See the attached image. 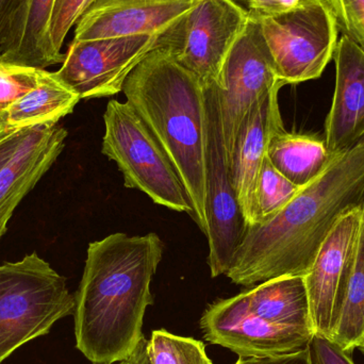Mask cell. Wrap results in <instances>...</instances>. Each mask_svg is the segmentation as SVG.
I'll return each mask as SVG.
<instances>
[{"label": "cell", "instance_id": "cell-8", "mask_svg": "<svg viewBox=\"0 0 364 364\" xmlns=\"http://www.w3.org/2000/svg\"><path fill=\"white\" fill-rule=\"evenodd\" d=\"M205 89L208 136L205 156L208 264L213 278L225 275L243 240L246 222L231 182L223 134L222 111L213 85Z\"/></svg>", "mask_w": 364, "mask_h": 364}, {"label": "cell", "instance_id": "cell-28", "mask_svg": "<svg viewBox=\"0 0 364 364\" xmlns=\"http://www.w3.org/2000/svg\"><path fill=\"white\" fill-rule=\"evenodd\" d=\"M308 348L312 364H355L350 353L325 336L314 333Z\"/></svg>", "mask_w": 364, "mask_h": 364}, {"label": "cell", "instance_id": "cell-20", "mask_svg": "<svg viewBox=\"0 0 364 364\" xmlns=\"http://www.w3.org/2000/svg\"><path fill=\"white\" fill-rule=\"evenodd\" d=\"M336 155L325 140L279 130L272 136L267 157L272 166L299 188L318 178Z\"/></svg>", "mask_w": 364, "mask_h": 364}, {"label": "cell", "instance_id": "cell-11", "mask_svg": "<svg viewBox=\"0 0 364 364\" xmlns=\"http://www.w3.org/2000/svg\"><path fill=\"white\" fill-rule=\"evenodd\" d=\"M200 328L210 343L245 358L279 356L305 350L314 335L263 320L248 308L243 293L211 304L201 316Z\"/></svg>", "mask_w": 364, "mask_h": 364}, {"label": "cell", "instance_id": "cell-5", "mask_svg": "<svg viewBox=\"0 0 364 364\" xmlns=\"http://www.w3.org/2000/svg\"><path fill=\"white\" fill-rule=\"evenodd\" d=\"M102 153L119 166L128 188L154 203L194 218L181 177L144 122L127 102L111 100L104 114Z\"/></svg>", "mask_w": 364, "mask_h": 364}, {"label": "cell", "instance_id": "cell-22", "mask_svg": "<svg viewBox=\"0 0 364 364\" xmlns=\"http://www.w3.org/2000/svg\"><path fill=\"white\" fill-rule=\"evenodd\" d=\"M301 188L278 172L265 156L256 186V223L273 218L296 196Z\"/></svg>", "mask_w": 364, "mask_h": 364}, {"label": "cell", "instance_id": "cell-33", "mask_svg": "<svg viewBox=\"0 0 364 364\" xmlns=\"http://www.w3.org/2000/svg\"><path fill=\"white\" fill-rule=\"evenodd\" d=\"M357 348H358V350H360V352L364 355V337L363 341H361V343L359 344V346Z\"/></svg>", "mask_w": 364, "mask_h": 364}, {"label": "cell", "instance_id": "cell-25", "mask_svg": "<svg viewBox=\"0 0 364 364\" xmlns=\"http://www.w3.org/2000/svg\"><path fill=\"white\" fill-rule=\"evenodd\" d=\"M93 2L94 0H55L49 26V36L55 53L62 55L66 36Z\"/></svg>", "mask_w": 364, "mask_h": 364}, {"label": "cell", "instance_id": "cell-26", "mask_svg": "<svg viewBox=\"0 0 364 364\" xmlns=\"http://www.w3.org/2000/svg\"><path fill=\"white\" fill-rule=\"evenodd\" d=\"M338 26L364 50V0H328Z\"/></svg>", "mask_w": 364, "mask_h": 364}, {"label": "cell", "instance_id": "cell-18", "mask_svg": "<svg viewBox=\"0 0 364 364\" xmlns=\"http://www.w3.org/2000/svg\"><path fill=\"white\" fill-rule=\"evenodd\" d=\"M242 293L248 308L263 320L314 333L304 276H282Z\"/></svg>", "mask_w": 364, "mask_h": 364}, {"label": "cell", "instance_id": "cell-13", "mask_svg": "<svg viewBox=\"0 0 364 364\" xmlns=\"http://www.w3.org/2000/svg\"><path fill=\"white\" fill-rule=\"evenodd\" d=\"M199 0H94L76 23V41L159 36Z\"/></svg>", "mask_w": 364, "mask_h": 364}, {"label": "cell", "instance_id": "cell-23", "mask_svg": "<svg viewBox=\"0 0 364 364\" xmlns=\"http://www.w3.org/2000/svg\"><path fill=\"white\" fill-rule=\"evenodd\" d=\"M147 350L151 364H213L203 342L164 329L153 331Z\"/></svg>", "mask_w": 364, "mask_h": 364}, {"label": "cell", "instance_id": "cell-10", "mask_svg": "<svg viewBox=\"0 0 364 364\" xmlns=\"http://www.w3.org/2000/svg\"><path fill=\"white\" fill-rule=\"evenodd\" d=\"M158 36L73 40L58 70L59 78L81 100L108 97L123 91L130 73L155 49Z\"/></svg>", "mask_w": 364, "mask_h": 364}, {"label": "cell", "instance_id": "cell-9", "mask_svg": "<svg viewBox=\"0 0 364 364\" xmlns=\"http://www.w3.org/2000/svg\"><path fill=\"white\" fill-rule=\"evenodd\" d=\"M213 85L220 100L229 164L235 139L248 113L273 90L284 85L278 76L258 21H247L227 58L220 87Z\"/></svg>", "mask_w": 364, "mask_h": 364}, {"label": "cell", "instance_id": "cell-30", "mask_svg": "<svg viewBox=\"0 0 364 364\" xmlns=\"http://www.w3.org/2000/svg\"><path fill=\"white\" fill-rule=\"evenodd\" d=\"M29 129L12 130L4 126L0 130V168L14 155Z\"/></svg>", "mask_w": 364, "mask_h": 364}, {"label": "cell", "instance_id": "cell-27", "mask_svg": "<svg viewBox=\"0 0 364 364\" xmlns=\"http://www.w3.org/2000/svg\"><path fill=\"white\" fill-rule=\"evenodd\" d=\"M248 21H260L305 6L314 0H226Z\"/></svg>", "mask_w": 364, "mask_h": 364}, {"label": "cell", "instance_id": "cell-4", "mask_svg": "<svg viewBox=\"0 0 364 364\" xmlns=\"http://www.w3.org/2000/svg\"><path fill=\"white\" fill-rule=\"evenodd\" d=\"M74 310L65 278L36 252L0 265V364Z\"/></svg>", "mask_w": 364, "mask_h": 364}, {"label": "cell", "instance_id": "cell-6", "mask_svg": "<svg viewBox=\"0 0 364 364\" xmlns=\"http://www.w3.org/2000/svg\"><path fill=\"white\" fill-rule=\"evenodd\" d=\"M247 21L226 0H199L158 36L155 48L166 51L203 87H220L227 58Z\"/></svg>", "mask_w": 364, "mask_h": 364}, {"label": "cell", "instance_id": "cell-36", "mask_svg": "<svg viewBox=\"0 0 364 364\" xmlns=\"http://www.w3.org/2000/svg\"><path fill=\"white\" fill-rule=\"evenodd\" d=\"M363 209H364V207H363Z\"/></svg>", "mask_w": 364, "mask_h": 364}, {"label": "cell", "instance_id": "cell-2", "mask_svg": "<svg viewBox=\"0 0 364 364\" xmlns=\"http://www.w3.org/2000/svg\"><path fill=\"white\" fill-rule=\"evenodd\" d=\"M157 233H112L89 244L75 294L76 346L93 364L127 361L142 338L154 304L151 279L164 257Z\"/></svg>", "mask_w": 364, "mask_h": 364}, {"label": "cell", "instance_id": "cell-15", "mask_svg": "<svg viewBox=\"0 0 364 364\" xmlns=\"http://www.w3.org/2000/svg\"><path fill=\"white\" fill-rule=\"evenodd\" d=\"M333 59L336 89L325 143L333 155H338L364 138V50L343 34Z\"/></svg>", "mask_w": 364, "mask_h": 364}, {"label": "cell", "instance_id": "cell-17", "mask_svg": "<svg viewBox=\"0 0 364 364\" xmlns=\"http://www.w3.org/2000/svg\"><path fill=\"white\" fill-rule=\"evenodd\" d=\"M55 0H23L0 55L21 65L45 70L63 63L65 55L55 53L49 36Z\"/></svg>", "mask_w": 364, "mask_h": 364}, {"label": "cell", "instance_id": "cell-16", "mask_svg": "<svg viewBox=\"0 0 364 364\" xmlns=\"http://www.w3.org/2000/svg\"><path fill=\"white\" fill-rule=\"evenodd\" d=\"M68 132L59 124L30 128L14 155L0 168V237L21 199L55 164Z\"/></svg>", "mask_w": 364, "mask_h": 364}, {"label": "cell", "instance_id": "cell-19", "mask_svg": "<svg viewBox=\"0 0 364 364\" xmlns=\"http://www.w3.org/2000/svg\"><path fill=\"white\" fill-rule=\"evenodd\" d=\"M80 100L57 73L41 70L38 85L9 109L4 119V127L21 130L57 125L74 111Z\"/></svg>", "mask_w": 364, "mask_h": 364}, {"label": "cell", "instance_id": "cell-3", "mask_svg": "<svg viewBox=\"0 0 364 364\" xmlns=\"http://www.w3.org/2000/svg\"><path fill=\"white\" fill-rule=\"evenodd\" d=\"M123 93L174 166L192 201L193 220L205 235V89L166 51L155 48L130 73Z\"/></svg>", "mask_w": 364, "mask_h": 364}, {"label": "cell", "instance_id": "cell-29", "mask_svg": "<svg viewBox=\"0 0 364 364\" xmlns=\"http://www.w3.org/2000/svg\"><path fill=\"white\" fill-rule=\"evenodd\" d=\"M235 364H312L309 348L291 354L271 357H240Z\"/></svg>", "mask_w": 364, "mask_h": 364}, {"label": "cell", "instance_id": "cell-14", "mask_svg": "<svg viewBox=\"0 0 364 364\" xmlns=\"http://www.w3.org/2000/svg\"><path fill=\"white\" fill-rule=\"evenodd\" d=\"M275 89L244 119L229 160L231 182L246 225L256 223V186L272 136L284 129Z\"/></svg>", "mask_w": 364, "mask_h": 364}, {"label": "cell", "instance_id": "cell-7", "mask_svg": "<svg viewBox=\"0 0 364 364\" xmlns=\"http://www.w3.org/2000/svg\"><path fill=\"white\" fill-rule=\"evenodd\" d=\"M259 23L284 85L320 78L333 59L339 26L328 0H314Z\"/></svg>", "mask_w": 364, "mask_h": 364}, {"label": "cell", "instance_id": "cell-32", "mask_svg": "<svg viewBox=\"0 0 364 364\" xmlns=\"http://www.w3.org/2000/svg\"><path fill=\"white\" fill-rule=\"evenodd\" d=\"M147 348H149V340L143 337L132 356L126 361V364H151Z\"/></svg>", "mask_w": 364, "mask_h": 364}, {"label": "cell", "instance_id": "cell-24", "mask_svg": "<svg viewBox=\"0 0 364 364\" xmlns=\"http://www.w3.org/2000/svg\"><path fill=\"white\" fill-rule=\"evenodd\" d=\"M41 68L21 65L0 55V119L16 100L38 85Z\"/></svg>", "mask_w": 364, "mask_h": 364}, {"label": "cell", "instance_id": "cell-1", "mask_svg": "<svg viewBox=\"0 0 364 364\" xmlns=\"http://www.w3.org/2000/svg\"><path fill=\"white\" fill-rule=\"evenodd\" d=\"M364 205V138L335 156L277 214L246 226L225 276L250 287L282 276H305L338 220Z\"/></svg>", "mask_w": 364, "mask_h": 364}, {"label": "cell", "instance_id": "cell-35", "mask_svg": "<svg viewBox=\"0 0 364 364\" xmlns=\"http://www.w3.org/2000/svg\"><path fill=\"white\" fill-rule=\"evenodd\" d=\"M115 364H126V361H123V363H115Z\"/></svg>", "mask_w": 364, "mask_h": 364}, {"label": "cell", "instance_id": "cell-21", "mask_svg": "<svg viewBox=\"0 0 364 364\" xmlns=\"http://www.w3.org/2000/svg\"><path fill=\"white\" fill-rule=\"evenodd\" d=\"M364 337V209L358 241L346 274L329 339L353 354Z\"/></svg>", "mask_w": 364, "mask_h": 364}, {"label": "cell", "instance_id": "cell-34", "mask_svg": "<svg viewBox=\"0 0 364 364\" xmlns=\"http://www.w3.org/2000/svg\"><path fill=\"white\" fill-rule=\"evenodd\" d=\"M4 121H2V119H0V130L2 129V128H4Z\"/></svg>", "mask_w": 364, "mask_h": 364}, {"label": "cell", "instance_id": "cell-12", "mask_svg": "<svg viewBox=\"0 0 364 364\" xmlns=\"http://www.w3.org/2000/svg\"><path fill=\"white\" fill-rule=\"evenodd\" d=\"M364 207V205H363ZM363 207L342 216L318 250L305 277L314 333L329 338L340 296L358 241Z\"/></svg>", "mask_w": 364, "mask_h": 364}, {"label": "cell", "instance_id": "cell-31", "mask_svg": "<svg viewBox=\"0 0 364 364\" xmlns=\"http://www.w3.org/2000/svg\"><path fill=\"white\" fill-rule=\"evenodd\" d=\"M23 4V0H0V48L6 43L13 21Z\"/></svg>", "mask_w": 364, "mask_h": 364}]
</instances>
